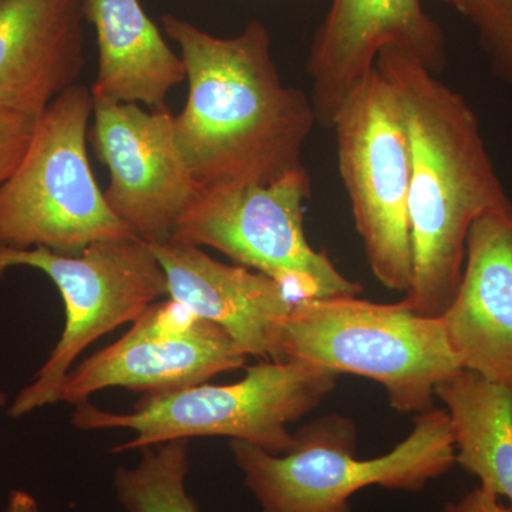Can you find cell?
Returning <instances> with one entry per match:
<instances>
[{"instance_id": "cell-1", "label": "cell", "mask_w": 512, "mask_h": 512, "mask_svg": "<svg viewBox=\"0 0 512 512\" xmlns=\"http://www.w3.org/2000/svg\"><path fill=\"white\" fill-rule=\"evenodd\" d=\"M181 50L188 97L175 116L178 146L204 188L266 185L303 167L318 124L311 96L286 86L271 35L251 20L234 37H217L183 18L163 16Z\"/></svg>"}, {"instance_id": "cell-2", "label": "cell", "mask_w": 512, "mask_h": 512, "mask_svg": "<svg viewBox=\"0 0 512 512\" xmlns=\"http://www.w3.org/2000/svg\"><path fill=\"white\" fill-rule=\"evenodd\" d=\"M376 67L402 101L412 140L413 274L404 303L417 315L440 319L456 298L474 222L512 214V201L461 94L396 47L383 49Z\"/></svg>"}, {"instance_id": "cell-3", "label": "cell", "mask_w": 512, "mask_h": 512, "mask_svg": "<svg viewBox=\"0 0 512 512\" xmlns=\"http://www.w3.org/2000/svg\"><path fill=\"white\" fill-rule=\"evenodd\" d=\"M291 451L271 454L231 440L229 451L262 512H352L350 498L372 485L419 493L456 466L447 412L416 414L412 433L384 456L357 458L355 421L328 414L295 434Z\"/></svg>"}, {"instance_id": "cell-4", "label": "cell", "mask_w": 512, "mask_h": 512, "mask_svg": "<svg viewBox=\"0 0 512 512\" xmlns=\"http://www.w3.org/2000/svg\"><path fill=\"white\" fill-rule=\"evenodd\" d=\"M339 376L328 367L301 360H264L247 367L239 382L147 394L130 413L79 403L72 424L83 431L136 433L133 440L111 448V453L194 437H228L278 456L291 451L295 443L289 426L316 409L335 389Z\"/></svg>"}, {"instance_id": "cell-5", "label": "cell", "mask_w": 512, "mask_h": 512, "mask_svg": "<svg viewBox=\"0 0 512 512\" xmlns=\"http://www.w3.org/2000/svg\"><path fill=\"white\" fill-rule=\"evenodd\" d=\"M284 360L382 384L390 406L402 414L429 412L436 387L461 370L441 319L417 315L404 301L357 296L293 303L282 333Z\"/></svg>"}, {"instance_id": "cell-6", "label": "cell", "mask_w": 512, "mask_h": 512, "mask_svg": "<svg viewBox=\"0 0 512 512\" xmlns=\"http://www.w3.org/2000/svg\"><path fill=\"white\" fill-rule=\"evenodd\" d=\"M93 93L70 87L36 119L18 170L0 188V251L74 256L137 238L107 205L87 156Z\"/></svg>"}, {"instance_id": "cell-7", "label": "cell", "mask_w": 512, "mask_h": 512, "mask_svg": "<svg viewBox=\"0 0 512 512\" xmlns=\"http://www.w3.org/2000/svg\"><path fill=\"white\" fill-rule=\"evenodd\" d=\"M311 190L305 167L271 184L204 188L181 215L171 239L217 249L235 265L261 272L293 303L359 296L362 285L309 244L303 218Z\"/></svg>"}, {"instance_id": "cell-8", "label": "cell", "mask_w": 512, "mask_h": 512, "mask_svg": "<svg viewBox=\"0 0 512 512\" xmlns=\"http://www.w3.org/2000/svg\"><path fill=\"white\" fill-rule=\"evenodd\" d=\"M332 128L367 264L380 284L406 293L413 274L412 140L402 101L376 66L340 107Z\"/></svg>"}, {"instance_id": "cell-9", "label": "cell", "mask_w": 512, "mask_h": 512, "mask_svg": "<svg viewBox=\"0 0 512 512\" xmlns=\"http://www.w3.org/2000/svg\"><path fill=\"white\" fill-rule=\"evenodd\" d=\"M18 266L52 279L62 295L66 320L55 349L10 404L12 419L62 402L64 382L77 357L101 336L133 323L148 306L168 296L163 266L140 238L99 242L74 256L43 248L0 251V279Z\"/></svg>"}, {"instance_id": "cell-10", "label": "cell", "mask_w": 512, "mask_h": 512, "mask_svg": "<svg viewBox=\"0 0 512 512\" xmlns=\"http://www.w3.org/2000/svg\"><path fill=\"white\" fill-rule=\"evenodd\" d=\"M93 119L89 140L109 168L110 210L147 244L170 241L201 191L178 146L174 114L93 93Z\"/></svg>"}, {"instance_id": "cell-11", "label": "cell", "mask_w": 512, "mask_h": 512, "mask_svg": "<svg viewBox=\"0 0 512 512\" xmlns=\"http://www.w3.org/2000/svg\"><path fill=\"white\" fill-rule=\"evenodd\" d=\"M234 339L215 323L168 299L148 306L126 335L73 367L62 402H89L100 390L160 394L208 383L247 362Z\"/></svg>"}, {"instance_id": "cell-12", "label": "cell", "mask_w": 512, "mask_h": 512, "mask_svg": "<svg viewBox=\"0 0 512 512\" xmlns=\"http://www.w3.org/2000/svg\"><path fill=\"white\" fill-rule=\"evenodd\" d=\"M386 47L402 50L431 73L446 69V37L421 0H332L308 59L319 126L332 128L340 107Z\"/></svg>"}, {"instance_id": "cell-13", "label": "cell", "mask_w": 512, "mask_h": 512, "mask_svg": "<svg viewBox=\"0 0 512 512\" xmlns=\"http://www.w3.org/2000/svg\"><path fill=\"white\" fill-rule=\"evenodd\" d=\"M150 245L163 266L168 298L220 326L247 356L281 360V340L293 306L274 279L241 265L215 261L184 242Z\"/></svg>"}, {"instance_id": "cell-14", "label": "cell", "mask_w": 512, "mask_h": 512, "mask_svg": "<svg viewBox=\"0 0 512 512\" xmlns=\"http://www.w3.org/2000/svg\"><path fill=\"white\" fill-rule=\"evenodd\" d=\"M440 319L461 369L512 390V214L474 222L456 298Z\"/></svg>"}, {"instance_id": "cell-15", "label": "cell", "mask_w": 512, "mask_h": 512, "mask_svg": "<svg viewBox=\"0 0 512 512\" xmlns=\"http://www.w3.org/2000/svg\"><path fill=\"white\" fill-rule=\"evenodd\" d=\"M84 0H0V109L39 117L76 86Z\"/></svg>"}, {"instance_id": "cell-16", "label": "cell", "mask_w": 512, "mask_h": 512, "mask_svg": "<svg viewBox=\"0 0 512 512\" xmlns=\"http://www.w3.org/2000/svg\"><path fill=\"white\" fill-rule=\"evenodd\" d=\"M83 12L99 47L92 92L117 103L168 110V94L187 80V72L140 0H84Z\"/></svg>"}, {"instance_id": "cell-17", "label": "cell", "mask_w": 512, "mask_h": 512, "mask_svg": "<svg viewBox=\"0 0 512 512\" xmlns=\"http://www.w3.org/2000/svg\"><path fill=\"white\" fill-rule=\"evenodd\" d=\"M436 397L447 407L457 466L512 508V390L461 369Z\"/></svg>"}, {"instance_id": "cell-18", "label": "cell", "mask_w": 512, "mask_h": 512, "mask_svg": "<svg viewBox=\"0 0 512 512\" xmlns=\"http://www.w3.org/2000/svg\"><path fill=\"white\" fill-rule=\"evenodd\" d=\"M190 440L141 448L137 466H119L113 485L126 512H202L188 494Z\"/></svg>"}, {"instance_id": "cell-19", "label": "cell", "mask_w": 512, "mask_h": 512, "mask_svg": "<svg viewBox=\"0 0 512 512\" xmlns=\"http://www.w3.org/2000/svg\"><path fill=\"white\" fill-rule=\"evenodd\" d=\"M458 10L476 28L493 72L512 89V0H464Z\"/></svg>"}, {"instance_id": "cell-20", "label": "cell", "mask_w": 512, "mask_h": 512, "mask_svg": "<svg viewBox=\"0 0 512 512\" xmlns=\"http://www.w3.org/2000/svg\"><path fill=\"white\" fill-rule=\"evenodd\" d=\"M37 117L0 109V188L18 170L28 151Z\"/></svg>"}, {"instance_id": "cell-21", "label": "cell", "mask_w": 512, "mask_h": 512, "mask_svg": "<svg viewBox=\"0 0 512 512\" xmlns=\"http://www.w3.org/2000/svg\"><path fill=\"white\" fill-rule=\"evenodd\" d=\"M441 512H512L511 507L500 503V498L478 485L473 491L444 505Z\"/></svg>"}, {"instance_id": "cell-22", "label": "cell", "mask_w": 512, "mask_h": 512, "mask_svg": "<svg viewBox=\"0 0 512 512\" xmlns=\"http://www.w3.org/2000/svg\"><path fill=\"white\" fill-rule=\"evenodd\" d=\"M3 512H39V504L28 491L15 490L10 493L8 505Z\"/></svg>"}, {"instance_id": "cell-23", "label": "cell", "mask_w": 512, "mask_h": 512, "mask_svg": "<svg viewBox=\"0 0 512 512\" xmlns=\"http://www.w3.org/2000/svg\"><path fill=\"white\" fill-rule=\"evenodd\" d=\"M440 2L448 3V5L454 6L458 10L463 5L464 0H440Z\"/></svg>"}, {"instance_id": "cell-24", "label": "cell", "mask_w": 512, "mask_h": 512, "mask_svg": "<svg viewBox=\"0 0 512 512\" xmlns=\"http://www.w3.org/2000/svg\"><path fill=\"white\" fill-rule=\"evenodd\" d=\"M6 403V396L2 392H0V407L5 406Z\"/></svg>"}]
</instances>
